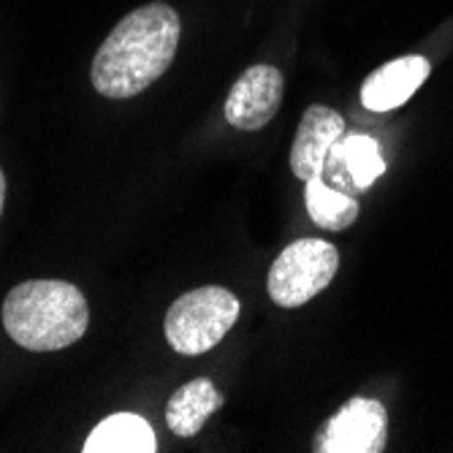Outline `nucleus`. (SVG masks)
Returning a JSON list of instances; mask_svg holds the SVG:
<instances>
[{
	"label": "nucleus",
	"instance_id": "13",
	"mask_svg": "<svg viewBox=\"0 0 453 453\" xmlns=\"http://www.w3.org/2000/svg\"><path fill=\"white\" fill-rule=\"evenodd\" d=\"M4 203H6V177L4 169H0V215H4Z\"/></svg>",
	"mask_w": 453,
	"mask_h": 453
},
{
	"label": "nucleus",
	"instance_id": "9",
	"mask_svg": "<svg viewBox=\"0 0 453 453\" xmlns=\"http://www.w3.org/2000/svg\"><path fill=\"white\" fill-rule=\"evenodd\" d=\"M323 172L332 174L334 182H348V188L353 193H361L366 188H372V182L378 177H383L386 172V160L380 155V147L372 136L364 134H345L332 155H328ZM323 177V174H320Z\"/></svg>",
	"mask_w": 453,
	"mask_h": 453
},
{
	"label": "nucleus",
	"instance_id": "11",
	"mask_svg": "<svg viewBox=\"0 0 453 453\" xmlns=\"http://www.w3.org/2000/svg\"><path fill=\"white\" fill-rule=\"evenodd\" d=\"M152 426L136 413H114L104 418L85 440V453H152L155 448Z\"/></svg>",
	"mask_w": 453,
	"mask_h": 453
},
{
	"label": "nucleus",
	"instance_id": "6",
	"mask_svg": "<svg viewBox=\"0 0 453 453\" xmlns=\"http://www.w3.org/2000/svg\"><path fill=\"white\" fill-rule=\"evenodd\" d=\"M282 104V73L274 65H250L226 98V122L236 131H261L274 119Z\"/></svg>",
	"mask_w": 453,
	"mask_h": 453
},
{
	"label": "nucleus",
	"instance_id": "5",
	"mask_svg": "<svg viewBox=\"0 0 453 453\" xmlns=\"http://www.w3.org/2000/svg\"><path fill=\"white\" fill-rule=\"evenodd\" d=\"M388 442V413L375 399L353 396L328 418L315 440V453H380Z\"/></svg>",
	"mask_w": 453,
	"mask_h": 453
},
{
	"label": "nucleus",
	"instance_id": "2",
	"mask_svg": "<svg viewBox=\"0 0 453 453\" xmlns=\"http://www.w3.org/2000/svg\"><path fill=\"white\" fill-rule=\"evenodd\" d=\"M88 326V299L65 280H25L4 302L6 334L33 353L63 350L85 337Z\"/></svg>",
	"mask_w": 453,
	"mask_h": 453
},
{
	"label": "nucleus",
	"instance_id": "7",
	"mask_svg": "<svg viewBox=\"0 0 453 453\" xmlns=\"http://www.w3.org/2000/svg\"><path fill=\"white\" fill-rule=\"evenodd\" d=\"M345 136V119L340 111L328 109L323 104H312L302 122L291 147V172L296 180L307 182L323 174V166L334 144Z\"/></svg>",
	"mask_w": 453,
	"mask_h": 453
},
{
	"label": "nucleus",
	"instance_id": "3",
	"mask_svg": "<svg viewBox=\"0 0 453 453\" xmlns=\"http://www.w3.org/2000/svg\"><path fill=\"white\" fill-rule=\"evenodd\" d=\"M239 318V299L220 285H203L172 302L163 332L180 356H201L212 350Z\"/></svg>",
	"mask_w": 453,
	"mask_h": 453
},
{
	"label": "nucleus",
	"instance_id": "4",
	"mask_svg": "<svg viewBox=\"0 0 453 453\" xmlns=\"http://www.w3.org/2000/svg\"><path fill=\"white\" fill-rule=\"evenodd\" d=\"M340 269V253L326 239H299L274 258L266 291L282 310H296L326 291Z\"/></svg>",
	"mask_w": 453,
	"mask_h": 453
},
{
	"label": "nucleus",
	"instance_id": "8",
	"mask_svg": "<svg viewBox=\"0 0 453 453\" xmlns=\"http://www.w3.org/2000/svg\"><path fill=\"white\" fill-rule=\"evenodd\" d=\"M432 65L421 55L396 58L378 71H372L361 85V104L369 111H391L416 96V90L426 81Z\"/></svg>",
	"mask_w": 453,
	"mask_h": 453
},
{
	"label": "nucleus",
	"instance_id": "1",
	"mask_svg": "<svg viewBox=\"0 0 453 453\" xmlns=\"http://www.w3.org/2000/svg\"><path fill=\"white\" fill-rule=\"evenodd\" d=\"M182 35L169 4H147L126 14L96 52L90 81L98 96L126 101L144 93L174 63Z\"/></svg>",
	"mask_w": 453,
	"mask_h": 453
},
{
	"label": "nucleus",
	"instance_id": "10",
	"mask_svg": "<svg viewBox=\"0 0 453 453\" xmlns=\"http://www.w3.org/2000/svg\"><path fill=\"white\" fill-rule=\"evenodd\" d=\"M223 407V394L212 380L196 378L180 386L166 404V424L177 437H196L203 424Z\"/></svg>",
	"mask_w": 453,
	"mask_h": 453
},
{
	"label": "nucleus",
	"instance_id": "12",
	"mask_svg": "<svg viewBox=\"0 0 453 453\" xmlns=\"http://www.w3.org/2000/svg\"><path fill=\"white\" fill-rule=\"evenodd\" d=\"M304 185L307 212L323 231H345L358 220V201L350 193L334 190L323 177H312Z\"/></svg>",
	"mask_w": 453,
	"mask_h": 453
}]
</instances>
